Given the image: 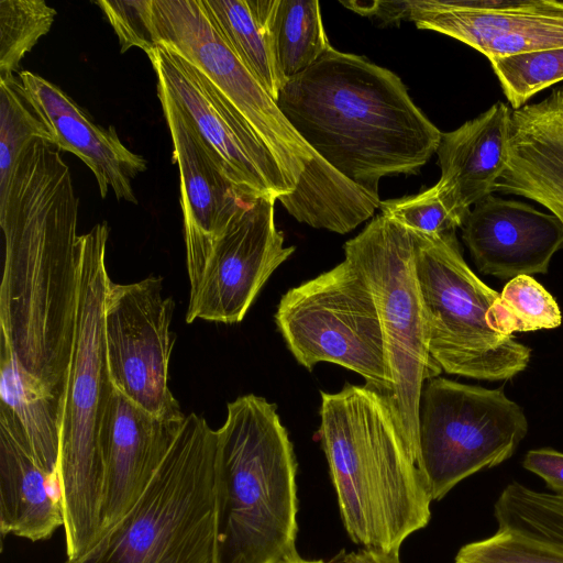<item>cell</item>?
Wrapping results in <instances>:
<instances>
[{"mask_svg": "<svg viewBox=\"0 0 563 563\" xmlns=\"http://www.w3.org/2000/svg\"><path fill=\"white\" fill-rule=\"evenodd\" d=\"M59 152L34 139L0 187V340L64 399L78 305L79 200Z\"/></svg>", "mask_w": 563, "mask_h": 563, "instance_id": "cell-1", "label": "cell"}, {"mask_svg": "<svg viewBox=\"0 0 563 563\" xmlns=\"http://www.w3.org/2000/svg\"><path fill=\"white\" fill-rule=\"evenodd\" d=\"M276 102L317 155L374 194L385 176L416 174L441 141L395 73L332 46Z\"/></svg>", "mask_w": 563, "mask_h": 563, "instance_id": "cell-2", "label": "cell"}, {"mask_svg": "<svg viewBox=\"0 0 563 563\" xmlns=\"http://www.w3.org/2000/svg\"><path fill=\"white\" fill-rule=\"evenodd\" d=\"M320 395V441L350 539L365 549L399 552L431 518L420 455L387 395L352 384Z\"/></svg>", "mask_w": 563, "mask_h": 563, "instance_id": "cell-3", "label": "cell"}, {"mask_svg": "<svg viewBox=\"0 0 563 563\" xmlns=\"http://www.w3.org/2000/svg\"><path fill=\"white\" fill-rule=\"evenodd\" d=\"M217 434L219 563L300 558L297 462L276 405L241 396L228 404Z\"/></svg>", "mask_w": 563, "mask_h": 563, "instance_id": "cell-4", "label": "cell"}, {"mask_svg": "<svg viewBox=\"0 0 563 563\" xmlns=\"http://www.w3.org/2000/svg\"><path fill=\"white\" fill-rule=\"evenodd\" d=\"M106 221L78 236L76 331L63 404L58 488L68 559L80 556L99 537L103 495L100 431L113 393L104 342L110 278Z\"/></svg>", "mask_w": 563, "mask_h": 563, "instance_id": "cell-5", "label": "cell"}, {"mask_svg": "<svg viewBox=\"0 0 563 563\" xmlns=\"http://www.w3.org/2000/svg\"><path fill=\"white\" fill-rule=\"evenodd\" d=\"M65 563H219L217 430L186 415L137 501Z\"/></svg>", "mask_w": 563, "mask_h": 563, "instance_id": "cell-6", "label": "cell"}, {"mask_svg": "<svg viewBox=\"0 0 563 563\" xmlns=\"http://www.w3.org/2000/svg\"><path fill=\"white\" fill-rule=\"evenodd\" d=\"M412 235L429 352L441 369L486 380L509 379L526 369L531 350L489 327L487 313L499 292L466 264L455 232Z\"/></svg>", "mask_w": 563, "mask_h": 563, "instance_id": "cell-7", "label": "cell"}, {"mask_svg": "<svg viewBox=\"0 0 563 563\" xmlns=\"http://www.w3.org/2000/svg\"><path fill=\"white\" fill-rule=\"evenodd\" d=\"M344 253L362 272L374 296L394 384L388 398L409 445L420 455L421 390L424 382L438 377L442 369L429 352L413 235L380 213L344 244Z\"/></svg>", "mask_w": 563, "mask_h": 563, "instance_id": "cell-8", "label": "cell"}, {"mask_svg": "<svg viewBox=\"0 0 563 563\" xmlns=\"http://www.w3.org/2000/svg\"><path fill=\"white\" fill-rule=\"evenodd\" d=\"M275 321L296 361L312 369L329 362L361 375L388 397L393 376L369 285L349 260L289 289Z\"/></svg>", "mask_w": 563, "mask_h": 563, "instance_id": "cell-9", "label": "cell"}, {"mask_svg": "<svg viewBox=\"0 0 563 563\" xmlns=\"http://www.w3.org/2000/svg\"><path fill=\"white\" fill-rule=\"evenodd\" d=\"M527 433L522 408L503 388L443 377L427 380L419 402L418 439L432 501L466 477L511 457Z\"/></svg>", "mask_w": 563, "mask_h": 563, "instance_id": "cell-10", "label": "cell"}, {"mask_svg": "<svg viewBox=\"0 0 563 563\" xmlns=\"http://www.w3.org/2000/svg\"><path fill=\"white\" fill-rule=\"evenodd\" d=\"M152 47L163 46L200 70L234 107L294 186L314 152L229 47L200 0H142Z\"/></svg>", "mask_w": 563, "mask_h": 563, "instance_id": "cell-11", "label": "cell"}, {"mask_svg": "<svg viewBox=\"0 0 563 563\" xmlns=\"http://www.w3.org/2000/svg\"><path fill=\"white\" fill-rule=\"evenodd\" d=\"M172 297L163 296L161 277L131 284L110 283L104 307V342L114 388L152 416L186 417L169 388L175 343Z\"/></svg>", "mask_w": 563, "mask_h": 563, "instance_id": "cell-12", "label": "cell"}, {"mask_svg": "<svg viewBox=\"0 0 563 563\" xmlns=\"http://www.w3.org/2000/svg\"><path fill=\"white\" fill-rule=\"evenodd\" d=\"M146 55L157 84L173 97L234 186L250 196L277 200L295 189L274 155L200 70L163 46Z\"/></svg>", "mask_w": 563, "mask_h": 563, "instance_id": "cell-13", "label": "cell"}, {"mask_svg": "<svg viewBox=\"0 0 563 563\" xmlns=\"http://www.w3.org/2000/svg\"><path fill=\"white\" fill-rule=\"evenodd\" d=\"M273 197H257L216 241L186 316L220 323L243 320L274 271L295 251L284 245L275 223Z\"/></svg>", "mask_w": 563, "mask_h": 563, "instance_id": "cell-14", "label": "cell"}, {"mask_svg": "<svg viewBox=\"0 0 563 563\" xmlns=\"http://www.w3.org/2000/svg\"><path fill=\"white\" fill-rule=\"evenodd\" d=\"M406 21L475 48L489 60L563 47V1L409 0Z\"/></svg>", "mask_w": 563, "mask_h": 563, "instance_id": "cell-15", "label": "cell"}, {"mask_svg": "<svg viewBox=\"0 0 563 563\" xmlns=\"http://www.w3.org/2000/svg\"><path fill=\"white\" fill-rule=\"evenodd\" d=\"M163 113L173 142L180 181L186 264L194 290L216 241L232 220L257 197L234 186L208 154L194 126L168 91L157 84Z\"/></svg>", "mask_w": 563, "mask_h": 563, "instance_id": "cell-16", "label": "cell"}, {"mask_svg": "<svg viewBox=\"0 0 563 563\" xmlns=\"http://www.w3.org/2000/svg\"><path fill=\"white\" fill-rule=\"evenodd\" d=\"M185 418L168 420L152 416L113 389L100 431L103 463L100 534L137 501Z\"/></svg>", "mask_w": 563, "mask_h": 563, "instance_id": "cell-17", "label": "cell"}, {"mask_svg": "<svg viewBox=\"0 0 563 563\" xmlns=\"http://www.w3.org/2000/svg\"><path fill=\"white\" fill-rule=\"evenodd\" d=\"M462 238L479 273L512 279L548 272L563 247V224L552 213L492 195L470 211Z\"/></svg>", "mask_w": 563, "mask_h": 563, "instance_id": "cell-18", "label": "cell"}, {"mask_svg": "<svg viewBox=\"0 0 563 563\" xmlns=\"http://www.w3.org/2000/svg\"><path fill=\"white\" fill-rule=\"evenodd\" d=\"M25 98L59 151L79 157L93 173L100 196L109 187L119 200L137 203L131 180L146 169L143 156L130 151L113 126L95 123L68 95L47 79L19 73Z\"/></svg>", "mask_w": 563, "mask_h": 563, "instance_id": "cell-19", "label": "cell"}, {"mask_svg": "<svg viewBox=\"0 0 563 563\" xmlns=\"http://www.w3.org/2000/svg\"><path fill=\"white\" fill-rule=\"evenodd\" d=\"M495 191L534 200L563 224V87L512 110L506 169Z\"/></svg>", "mask_w": 563, "mask_h": 563, "instance_id": "cell-20", "label": "cell"}, {"mask_svg": "<svg viewBox=\"0 0 563 563\" xmlns=\"http://www.w3.org/2000/svg\"><path fill=\"white\" fill-rule=\"evenodd\" d=\"M511 114L507 104L497 102L441 135L437 150L441 177L435 187L463 223L472 206L495 192L506 169Z\"/></svg>", "mask_w": 563, "mask_h": 563, "instance_id": "cell-21", "label": "cell"}, {"mask_svg": "<svg viewBox=\"0 0 563 563\" xmlns=\"http://www.w3.org/2000/svg\"><path fill=\"white\" fill-rule=\"evenodd\" d=\"M63 404L64 399L25 371L0 340V428L52 477L58 471Z\"/></svg>", "mask_w": 563, "mask_h": 563, "instance_id": "cell-22", "label": "cell"}, {"mask_svg": "<svg viewBox=\"0 0 563 563\" xmlns=\"http://www.w3.org/2000/svg\"><path fill=\"white\" fill-rule=\"evenodd\" d=\"M58 477L49 476L7 430L0 428V530L31 541L64 527Z\"/></svg>", "mask_w": 563, "mask_h": 563, "instance_id": "cell-23", "label": "cell"}, {"mask_svg": "<svg viewBox=\"0 0 563 563\" xmlns=\"http://www.w3.org/2000/svg\"><path fill=\"white\" fill-rule=\"evenodd\" d=\"M299 222L344 234L380 208L374 194L333 168L314 153L295 189L278 199Z\"/></svg>", "mask_w": 563, "mask_h": 563, "instance_id": "cell-24", "label": "cell"}, {"mask_svg": "<svg viewBox=\"0 0 563 563\" xmlns=\"http://www.w3.org/2000/svg\"><path fill=\"white\" fill-rule=\"evenodd\" d=\"M222 37L263 88L277 100L278 74L269 22L275 0H200Z\"/></svg>", "mask_w": 563, "mask_h": 563, "instance_id": "cell-25", "label": "cell"}, {"mask_svg": "<svg viewBox=\"0 0 563 563\" xmlns=\"http://www.w3.org/2000/svg\"><path fill=\"white\" fill-rule=\"evenodd\" d=\"M269 30L284 86L310 68L331 47L318 0H275Z\"/></svg>", "mask_w": 563, "mask_h": 563, "instance_id": "cell-26", "label": "cell"}, {"mask_svg": "<svg viewBox=\"0 0 563 563\" xmlns=\"http://www.w3.org/2000/svg\"><path fill=\"white\" fill-rule=\"evenodd\" d=\"M489 327L505 336L514 332L555 329L562 323L555 298L533 277L510 279L487 313Z\"/></svg>", "mask_w": 563, "mask_h": 563, "instance_id": "cell-27", "label": "cell"}, {"mask_svg": "<svg viewBox=\"0 0 563 563\" xmlns=\"http://www.w3.org/2000/svg\"><path fill=\"white\" fill-rule=\"evenodd\" d=\"M498 529L526 536L563 549V508L548 493L520 483L508 484L494 504Z\"/></svg>", "mask_w": 563, "mask_h": 563, "instance_id": "cell-28", "label": "cell"}, {"mask_svg": "<svg viewBox=\"0 0 563 563\" xmlns=\"http://www.w3.org/2000/svg\"><path fill=\"white\" fill-rule=\"evenodd\" d=\"M56 10L43 0L0 1V78L11 77L22 58L52 27Z\"/></svg>", "mask_w": 563, "mask_h": 563, "instance_id": "cell-29", "label": "cell"}, {"mask_svg": "<svg viewBox=\"0 0 563 563\" xmlns=\"http://www.w3.org/2000/svg\"><path fill=\"white\" fill-rule=\"evenodd\" d=\"M34 139L52 137L25 98L15 76L0 78V187L5 185L24 148Z\"/></svg>", "mask_w": 563, "mask_h": 563, "instance_id": "cell-30", "label": "cell"}, {"mask_svg": "<svg viewBox=\"0 0 563 563\" xmlns=\"http://www.w3.org/2000/svg\"><path fill=\"white\" fill-rule=\"evenodd\" d=\"M512 110L563 80V47L489 60Z\"/></svg>", "mask_w": 563, "mask_h": 563, "instance_id": "cell-31", "label": "cell"}, {"mask_svg": "<svg viewBox=\"0 0 563 563\" xmlns=\"http://www.w3.org/2000/svg\"><path fill=\"white\" fill-rule=\"evenodd\" d=\"M454 563H563V549L497 530L485 539L464 544Z\"/></svg>", "mask_w": 563, "mask_h": 563, "instance_id": "cell-32", "label": "cell"}, {"mask_svg": "<svg viewBox=\"0 0 563 563\" xmlns=\"http://www.w3.org/2000/svg\"><path fill=\"white\" fill-rule=\"evenodd\" d=\"M380 209L387 218L422 236H441L463 225L435 185L415 196L382 201Z\"/></svg>", "mask_w": 563, "mask_h": 563, "instance_id": "cell-33", "label": "cell"}, {"mask_svg": "<svg viewBox=\"0 0 563 563\" xmlns=\"http://www.w3.org/2000/svg\"><path fill=\"white\" fill-rule=\"evenodd\" d=\"M96 4L100 7L115 31L121 45V53L131 47L142 48L145 53L153 48L143 19L142 0H99L96 1Z\"/></svg>", "mask_w": 563, "mask_h": 563, "instance_id": "cell-34", "label": "cell"}, {"mask_svg": "<svg viewBox=\"0 0 563 563\" xmlns=\"http://www.w3.org/2000/svg\"><path fill=\"white\" fill-rule=\"evenodd\" d=\"M522 466L541 477L554 495L563 497V453L550 448L526 453Z\"/></svg>", "mask_w": 563, "mask_h": 563, "instance_id": "cell-35", "label": "cell"}, {"mask_svg": "<svg viewBox=\"0 0 563 563\" xmlns=\"http://www.w3.org/2000/svg\"><path fill=\"white\" fill-rule=\"evenodd\" d=\"M344 563H401L399 552H382L362 548L346 554Z\"/></svg>", "mask_w": 563, "mask_h": 563, "instance_id": "cell-36", "label": "cell"}, {"mask_svg": "<svg viewBox=\"0 0 563 563\" xmlns=\"http://www.w3.org/2000/svg\"><path fill=\"white\" fill-rule=\"evenodd\" d=\"M289 563H328L322 560H303L301 558H298Z\"/></svg>", "mask_w": 563, "mask_h": 563, "instance_id": "cell-37", "label": "cell"}]
</instances>
